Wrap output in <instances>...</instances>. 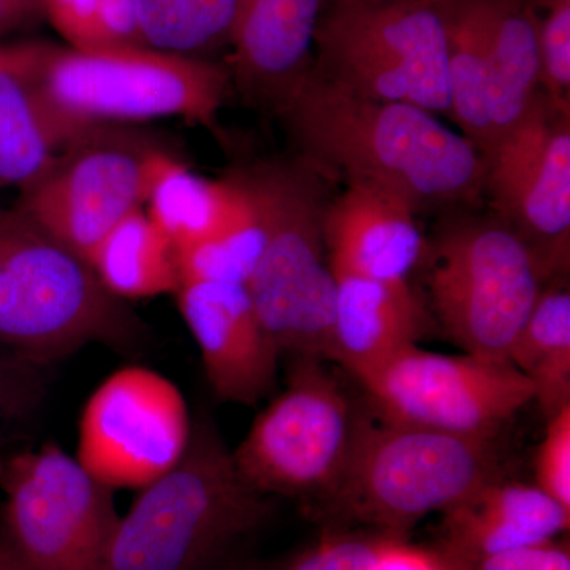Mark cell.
Returning a JSON list of instances; mask_svg holds the SVG:
<instances>
[{
  "label": "cell",
  "instance_id": "d590c367",
  "mask_svg": "<svg viewBox=\"0 0 570 570\" xmlns=\"http://www.w3.org/2000/svg\"><path fill=\"white\" fill-rule=\"evenodd\" d=\"M45 18L43 0H0V39Z\"/></svg>",
  "mask_w": 570,
  "mask_h": 570
},
{
  "label": "cell",
  "instance_id": "9c48e42d",
  "mask_svg": "<svg viewBox=\"0 0 570 570\" xmlns=\"http://www.w3.org/2000/svg\"><path fill=\"white\" fill-rule=\"evenodd\" d=\"M362 420L324 362L295 358L287 385L235 450L236 466L261 493L328 498L346 471Z\"/></svg>",
  "mask_w": 570,
  "mask_h": 570
},
{
  "label": "cell",
  "instance_id": "ffe728a7",
  "mask_svg": "<svg viewBox=\"0 0 570 570\" xmlns=\"http://www.w3.org/2000/svg\"><path fill=\"white\" fill-rule=\"evenodd\" d=\"M246 204L247 189L235 168L209 179L168 154L154 175L145 209L178 254L219 235Z\"/></svg>",
  "mask_w": 570,
  "mask_h": 570
},
{
  "label": "cell",
  "instance_id": "30bf717a",
  "mask_svg": "<svg viewBox=\"0 0 570 570\" xmlns=\"http://www.w3.org/2000/svg\"><path fill=\"white\" fill-rule=\"evenodd\" d=\"M168 154L132 126L97 127L67 142L48 170L22 187L17 208L88 262L124 217L146 205Z\"/></svg>",
  "mask_w": 570,
  "mask_h": 570
},
{
  "label": "cell",
  "instance_id": "5b68a950",
  "mask_svg": "<svg viewBox=\"0 0 570 570\" xmlns=\"http://www.w3.org/2000/svg\"><path fill=\"white\" fill-rule=\"evenodd\" d=\"M266 216V243L246 284L255 313L281 356L330 358L336 277L324 217L332 183L299 157L243 165Z\"/></svg>",
  "mask_w": 570,
  "mask_h": 570
},
{
  "label": "cell",
  "instance_id": "cb8c5ba5",
  "mask_svg": "<svg viewBox=\"0 0 570 570\" xmlns=\"http://www.w3.org/2000/svg\"><path fill=\"white\" fill-rule=\"evenodd\" d=\"M508 360L530 379L546 419L570 404V292L562 281L543 288Z\"/></svg>",
  "mask_w": 570,
  "mask_h": 570
},
{
  "label": "cell",
  "instance_id": "e0dca14e",
  "mask_svg": "<svg viewBox=\"0 0 570 570\" xmlns=\"http://www.w3.org/2000/svg\"><path fill=\"white\" fill-rule=\"evenodd\" d=\"M417 217L411 206L376 187L344 186L324 217L333 275L409 281L428 245Z\"/></svg>",
  "mask_w": 570,
  "mask_h": 570
},
{
  "label": "cell",
  "instance_id": "277c9868",
  "mask_svg": "<svg viewBox=\"0 0 570 570\" xmlns=\"http://www.w3.org/2000/svg\"><path fill=\"white\" fill-rule=\"evenodd\" d=\"M148 328L88 262L18 208H0V344L45 366L102 344L132 352Z\"/></svg>",
  "mask_w": 570,
  "mask_h": 570
},
{
  "label": "cell",
  "instance_id": "f546056e",
  "mask_svg": "<svg viewBox=\"0 0 570 570\" xmlns=\"http://www.w3.org/2000/svg\"><path fill=\"white\" fill-rule=\"evenodd\" d=\"M534 471V485L570 510V404L547 419Z\"/></svg>",
  "mask_w": 570,
  "mask_h": 570
},
{
  "label": "cell",
  "instance_id": "4fadbf2b",
  "mask_svg": "<svg viewBox=\"0 0 570 570\" xmlns=\"http://www.w3.org/2000/svg\"><path fill=\"white\" fill-rule=\"evenodd\" d=\"M485 157L483 202L534 250L551 279L569 269L570 102L540 89Z\"/></svg>",
  "mask_w": 570,
  "mask_h": 570
},
{
  "label": "cell",
  "instance_id": "52a82bcc",
  "mask_svg": "<svg viewBox=\"0 0 570 570\" xmlns=\"http://www.w3.org/2000/svg\"><path fill=\"white\" fill-rule=\"evenodd\" d=\"M499 478L493 439L363 419L346 471L326 499L344 515L397 534Z\"/></svg>",
  "mask_w": 570,
  "mask_h": 570
},
{
  "label": "cell",
  "instance_id": "83f0119b",
  "mask_svg": "<svg viewBox=\"0 0 570 570\" xmlns=\"http://www.w3.org/2000/svg\"><path fill=\"white\" fill-rule=\"evenodd\" d=\"M48 371L50 366L0 344V434L40 411L48 395Z\"/></svg>",
  "mask_w": 570,
  "mask_h": 570
},
{
  "label": "cell",
  "instance_id": "ba28073f",
  "mask_svg": "<svg viewBox=\"0 0 570 570\" xmlns=\"http://www.w3.org/2000/svg\"><path fill=\"white\" fill-rule=\"evenodd\" d=\"M313 70L366 99L452 116L444 0L328 7Z\"/></svg>",
  "mask_w": 570,
  "mask_h": 570
},
{
  "label": "cell",
  "instance_id": "8d00e7d4",
  "mask_svg": "<svg viewBox=\"0 0 570 570\" xmlns=\"http://www.w3.org/2000/svg\"><path fill=\"white\" fill-rule=\"evenodd\" d=\"M0 570H40L22 557L20 550L11 543L9 535L0 524Z\"/></svg>",
  "mask_w": 570,
  "mask_h": 570
},
{
  "label": "cell",
  "instance_id": "603a6c76",
  "mask_svg": "<svg viewBox=\"0 0 570 570\" xmlns=\"http://www.w3.org/2000/svg\"><path fill=\"white\" fill-rule=\"evenodd\" d=\"M452 119L485 156L490 130V0H444Z\"/></svg>",
  "mask_w": 570,
  "mask_h": 570
},
{
  "label": "cell",
  "instance_id": "4dcf8cb0",
  "mask_svg": "<svg viewBox=\"0 0 570 570\" xmlns=\"http://www.w3.org/2000/svg\"><path fill=\"white\" fill-rule=\"evenodd\" d=\"M390 542L377 538H337L307 551L291 570H377Z\"/></svg>",
  "mask_w": 570,
  "mask_h": 570
},
{
  "label": "cell",
  "instance_id": "60d3db41",
  "mask_svg": "<svg viewBox=\"0 0 570 570\" xmlns=\"http://www.w3.org/2000/svg\"><path fill=\"white\" fill-rule=\"evenodd\" d=\"M238 570H258V569H247V568H246V569H238Z\"/></svg>",
  "mask_w": 570,
  "mask_h": 570
},
{
  "label": "cell",
  "instance_id": "7a4b0ae2",
  "mask_svg": "<svg viewBox=\"0 0 570 570\" xmlns=\"http://www.w3.org/2000/svg\"><path fill=\"white\" fill-rule=\"evenodd\" d=\"M0 62L20 77L62 149L88 130L183 118L225 141L217 115L232 88L227 66L138 48L82 51L48 41L0 43Z\"/></svg>",
  "mask_w": 570,
  "mask_h": 570
},
{
  "label": "cell",
  "instance_id": "9a60e30c",
  "mask_svg": "<svg viewBox=\"0 0 570 570\" xmlns=\"http://www.w3.org/2000/svg\"><path fill=\"white\" fill-rule=\"evenodd\" d=\"M175 295L214 395L255 406L272 393L281 354L258 321L246 285L190 281Z\"/></svg>",
  "mask_w": 570,
  "mask_h": 570
},
{
  "label": "cell",
  "instance_id": "e575fe53",
  "mask_svg": "<svg viewBox=\"0 0 570 570\" xmlns=\"http://www.w3.org/2000/svg\"><path fill=\"white\" fill-rule=\"evenodd\" d=\"M377 570H455L439 551H426L404 546L390 539Z\"/></svg>",
  "mask_w": 570,
  "mask_h": 570
},
{
  "label": "cell",
  "instance_id": "6da1fadb",
  "mask_svg": "<svg viewBox=\"0 0 570 570\" xmlns=\"http://www.w3.org/2000/svg\"><path fill=\"white\" fill-rule=\"evenodd\" d=\"M279 116L294 156L333 186L376 187L417 216L483 202L485 157L433 112L356 96L311 70Z\"/></svg>",
  "mask_w": 570,
  "mask_h": 570
},
{
  "label": "cell",
  "instance_id": "f35d334b",
  "mask_svg": "<svg viewBox=\"0 0 570 570\" xmlns=\"http://www.w3.org/2000/svg\"><path fill=\"white\" fill-rule=\"evenodd\" d=\"M11 442V438L7 436V434H0V450L9 448Z\"/></svg>",
  "mask_w": 570,
  "mask_h": 570
},
{
  "label": "cell",
  "instance_id": "f1b7e54d",
  "mask_svg": "<svg viewBox=\"0 0 570 570\" xmlns=\"http://www.w3.org/2000/svg\"><path fill=\"white\" fill-rule=\"evenodd\" d=\"M540 89L558 102H570V2L540 3Z\"/></svg>",
  "mask_w": 570,
  "mask_h": 570
},
{
  "label": "cell",
  "instance_id": "ab89813d",
  "mask_svg": "<svg viewBox=\"0 0 570 570\" xmlns=\"http://www.w3.org/2000/svg\"><path fill=\"white\" fill-rule=\"evenodd\" d=\"M553 2V0H540V3ZM560 2H570V0H560Z\"/></svg>",
  "mask_w": 570,
  "mask_h": 570
},
{
  "label": "cell",
  "instance_id": "44dd1931",
  "mask_svg": "<svg viewBox=\"0 0 570 570\" xmlns=\"http://www.w3.org/2000/svg\"><path fill=\"white\" fill-rule=\"evenodd\" d=\"M539 6L540 0H490L489 153L540 91Z\"/></svg>",
  "mask_w": 570,
  "mask_h": 570
},
{
  "label": "cell",
  "instance_id": "ac0fdd59",
  "mask_svg": "<svg viewBox=\"0 0 570 570\" xmlns=\"http://www.w3.org/2000/svg\"><path fill=\"white\" fill-rule=\"evenodd\" d=\"M570 510L539 487L491 480L444 513L439 553L455 569L539 546L569 530Z\"/></svg>",
  "mask_w": 570,
  "mask_h": 570
},
{
  "label": "cell",
  "instance_id": "8fae6325",
  "mask_svg": "<svg viewBox=\"0 0 570 570\" xmlns=\"http://www.w3.org/2000/svg\"><path fill=\"white\" fill-rule=\"evenodd\" d=\"M6 449L0 524L11 543L40 570H102L119 520L115 490L55 442Z\"/></svg>",
  "mask_w": 570,
  "mask_h": 570
},
{
  "label": "cell",
  "instance_id": "8992f818",
  "mask_svg": "<svg viewBox=\"0 0 570 570\" xmlns=\"http://www.w3.org/2000/svg\"><path fill=\"white\" fill-rule=\"evenodd\" d=\"M449 213L428 243V291L439 324L464 354L508 360L551 277L493 214Z\"/></svg>",
  "mask_w": 570,
  "mask_h": 570
},
{
  "label": "cell",
  "instance_id": "484cf974",
  "mask_svg": "<svg viewBox=\"0 0 570 570\" xmlns=\"http://www.w3.org/2000/svg\"><path fill=\"white\" fill-rule=\"evenodd\" d=\"M59 151L31 92L0 62V189L29 186Z\"/></svg>",
  "mask_w": 570,
  "mask_h": 570
},
{
  "label": "cell",
  "instance_id": "7402d4cb",
  "mask_svg": "<svg viewBox=\"0 0 570 570\" xmlns=\"http://www.w3.org/2000/svg\"><path fill=\"white\" fill-rule=\"evenodd\" d=\"M88 265L122 302L176 294L181 285L174 243L145 208L124 217L89 255Z\"/></svg>",
  "mask_w": 570,
  "mask_h": 570
},
{
  "label": "cell",
  "instance_id": "d6986e66",
  "mask_svg": "<svg viewBox=\"0 0 570 570\" xmlns=\"http://www.w3.org/2000/svg\"><path fill=\"white\" fill-rule=\"evenodd\" d=\"M330 358L358 382L417 346L426 330L422 302L409 281L335 275Z\"/></svg>",
  "mask_w": 570,
  "mask_h": 570
},
{
  "label": "cell",
  "instance_id": "5bb4252c",
  "mask_svg": "<svg viewBox=\"0 0 570 570\" xmlns=\"http://www.w3.org/2000/svg\"><path fill=\"white\" fill-rule=\"evenodd\" d=\"M193 426L186 397L170 379L126 366L86 401L75 459L112 490H141L183 459Z\"/></svg>",
  "mask_w": 570,
  "mask_h": 570
},
{
  "label": "cell",
  "instance_id": "d6a6232c",
  "mask_svg": "<svg viewBox=\"0 0 570 570\" xmlns=\"http://www.w3.org/2000/svg\"><path fill=\"white\" fill-rule=\"evenodd\" d=\"M99 51L148 48L141 32L137 0H102L99 13Z\"/></svg>",
  "mask_w": 570,
  "mask_h": 570
},
{
  "label": "cell",
  "instance_id": "7c38bea8",
  "mask_svg": "<svg viewBox=\"0 0 570 570\" xmlns=\"http://www.w3.org/2000/svg\"><path fill=\"white\" fill-rule=\"evenodd\" d=\"M385 422L494 439L531 401L534 387L509 360L406 348L360 382Z\"/></svg>",
  "mask_w": 570,
  "mask_h": 570
},
{
  "label": "cell",
  "instance_id": "4316f807",
  "mask_svg": "<svg viewBox=\"0 0 570 570\" xmlns=\"http://www.w3.org/2000/svg\"><path fill=\"white\" fill-rule=\"evenodd\" d=\"M236 174L247 189V204L234 223L208 242L178 253L179 276L183 283H249L255 266L261 261L266 243V216L261 197L245 168Z\"/></svg>",
  "mask_w": 570,
  "mask_h": 570
},
{
  "label": "cell",
  "instance_id": "1f68e13d",
  "mask_svg": "<svg viewBox=\"0 0 570 570\" xmlns=\"http://www.w3.org/2000/svg\"><path fill=\"white\" fill-rule=\"evenodd\" d=\"M102 0H43L45 18L69 47L99 51V13Z\"/></svg>",
  "mask_w": 570,
  "mask_h": 570
},
{
  "label": "cell",
  "instance_id": "74e56055",
  "mask_svg": "<svg viewBox=\"0 0 570 570\" xmlns=\"http://www.w3.org/2000/svg\"><path fill=\"white\" fill-rule=\"evenodd\" d=\"M330 7H351V6H376V3L396 2V0H326Z\"/></svg>",
  "mask_w": 570,
  "mask_h": 570
},
{
  "label": "cell",
  "instance_id": "3957f363",
  "mask_svg": "<svg viewBox=\"0 0 570 570\" xmlns=\"http://www.w3.org/2000/svg\"><path fill=\"white\" fill-rule=\"evenodd\" d=\"M206 420L170 471L141 489L112 531L102 570H205L268 512Z\"/></svg>",
  "mask_w": 570,
  "mask_h": 570
},
{
  "label": "cell",
  "instance_id": "d4e9b609",
  "mask_svg": "<svg viewBox=\"0 0 570 570\" xmlns=\"http://www.w3.org/2000/svg\"><path fill=\"white\" fill-rule=\"evenodd\" d=\"M146 47L204 58L230 47L242 0H137Z\"/></svg>",
  "mask_w": 570,
  "mask_h": 570
},
{
  "label": "cell",
  "instance_id": "2e32d148",
  "mask_svg": "<svg viewBox=\"0 0 570 570\" xmlns=\"http://www.w3.org/2000/svg\"><path fill=\"white\" fill-rule=\"evenodd\" d=\"M326 0H242L228 63L243 99L281 115L316 58Z\"/></svg>",
  "mask_w": 570,
  "mask_h": 570
},
{
  "label": "cell",
  "instance_id": "836d02e7",
  "mask_svg": "<svg viewBox=\"0 0 570 570\" xmlns=\"http://www.w3.org/2000/svg\"><path fill=\"white\" fill-rule=\"evenodd\" d=\"M460 570H570V551L568 546L550 540L494 554Z\"/></svg>",
  "mask_w": 570,
  "mask_h": 570
}]
</instances>
